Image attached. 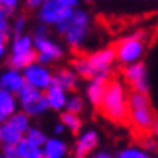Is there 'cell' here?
Masks as SVG:
<instances>
[{"label": "cell", "mask_w": 158, "mask_h": 158, "mask_svg": "<svg viewBox=\"0 0 158 158\" xmlns=\"http://www.w3.org/2000/svg\"><path fill=\"white\" fill-rule=\"evenodd\" d=\"M116 50L114 47H105L95 50L89 55H77L71 63V68L81 79H90L98 76L111 77L113 68L116 64Z\"/></svg>", "instance_id": "1"}, {"label": "cell", "mask_w": 158, "mask_h": 158, "mask_svg": "<svg viewBox=\"0 0 158 158\" xmlns=\"http://www.w3.org/2000/svg\"><path fill=\"white\" fill-rule=\"evenodd\" d=\"M129 94L131 90L121 77H111L106 87L105 97L98 106L102 116L111 123H127L129 116Z\"/></svg>", "instance_id": "2"}, {"label": "cell", "mask_w": 158, "mask_h": 158, "mask_svg": "<svg viewBox=\"0 0 158 158\" xmlns=\"http://www.w3.org/2000/svg\"><path fill=\"white\" fill-rule=\"evenodd\" d=\"M156 114L152 106L148 94L143 92H132L129 94V116L127 123L132 127V131L142 135H152L156 124Z\"/></svg>", "instance_id": "3"}, {"label": "cell", "mask_w": 158, "mask_h": 158, "mask_svg": "<svg viewBox=\"0 0 158 158\" xmlns=\"http://www.w3.org/2000/svg\"><path fill=\"white\" fill-rule=\"evenodd\" d=\"M53 29L71 50H81L90 32V16L85 10L74 8L73 13Z\"/></svg>", "instance_id": "4"}, {"label": "cell", "mask_w": 158, "mask_h": 158, "mask_svg": "<svg viewBox=\"0 0 158 158\" xmlns=\"http://www.w3.org/2000/svg\"><path fill=\"white\" fill-rule=\"evenodd\" d=\"M32 39H34L35 52H37V61L52 66V64L64 58V47L50 35L47 26L39 24L32 31Z\"/></svg>", "instance_id": "5"}, {"label": "cell", "mask_w": 158, "mask_h": 158, "mask_svg": "<svg viewBox=\"0 0 158 158\" xmlns=\"http://www.w3.org/2000/svg\"><path fill=\"white\" fill-rule=\"evenodd\" d=\"M34 61H37V52H35V47H34L32 34L24 32L19 35H11L8 56H6L8 66L23 71L26 66H29Z\"/></svg>", "instance_id": "6"}, {"label": "cell", "mask_w": 158, "mask_h": 158, "mask_svg": "<svg viewBox=\"0 0 158 158\" xmlns=\"http://www.w3.org/2000/svg\"><path fill=\"white\" fill-rule=\"evenodd\" d=\"M116 61L118 64H134L142 61V56L145 53V39H143V34L137 32V34H131L127 37L121 39L116 45Z\"/></svg>", "instance_id": "7"}, {"label": "cell", "mask_w": 158, "mask_h": 158, "mask_svg": "<svg viewBox=\"0 0 158 158\" xmlns=\"http://www.w3.org/2000/svg\"><path fill=\"white\" fill-rule=\"evenodd\" d=\"M16 97H18L19 110L24 111L31 118L42 116L45 111H48L45 92H42V90H37V89H32L29 85H26Z\"/></svg>", "instance_id": "8"}, {"label": "cell", "mask_w": 158, "mask_h": 158, "mask_svg": "<svg viewBox=\"0 0 158 158\" xmlns=\"http://www.w3.org/2000/svg\"><path fill=\"white\" fill-rule=\"evenodd\" d=\"M26 85L45 92L53 84V69L40 61H34L23 69Z\"/></svg>", "instance_id": "9"}, {"label": "cell", "mask_w": 158, "mask_h": 158, "mask_svg": "<svg viewBox=\"0 0 158 158\" xmlns=\"http://www.w3.org/2000/svg\"><path fill=\"white\" fill-rule=\"evenodd\" d=\"M71 13H73V10L66 8L58 0H48L35 10V18H37L39 24H44L47 27H55L63 19H66Z\"/></svg>", "instance_id": "10"}, {"label": "cell", "mask_w": 158, "mask_h": 158, "mask_svg": "<svg viewBox=\"0 0 158 158\" xmlns=\"http://www.w3.org/2000/svg\"><path fill=\"white\" fill-rule=\"evenodd\" d=\"M121 79L126 82L129 90L148 94V81H147V68L142 61L123 66Z\"/></svg>", "instance_id": "11"}, {"label": "cell", "mask_w": 158, "mask_h": 158, "mask_svg": "<svg viewBox=\"0 0 158 158\" xmlns=\"http://www.w3.org/2000/svg\"><path fill=\"white\" fill-rule=\"evenodd\" d=\"M98 132L95 129H82L76 135V140L71 148V156L73 158H90L95 153L98 147Z\"/></svg>", "instance_id": "12"}, {"label": "cell", "mask_w": 158, "mask_h": 158, "mask_svg": "<svg viewBox=\"0 0 158 158\" xmlns=\"http://www.w3.org/2000/svg\"><path fill=\"white\" fill-rule=\"evenodd\" d=\"M24 87H26V81H24V74L21 69L8 66L0 73V89L2 90L18 95Z\"/></svg>", "instance_id": "13"}, {"label": "cell", "mask_w": 158, "mask_h": 158, "mask_svg": "<svg viewBox=\"0 0 158 158\" xmlns=\"http://www.w3.org/2000/svg\"><path fill=\"white\" fill-rule=\"evenodd\" d=\"M111 77H108V76H98V77L90 79V81L87 82V85H85V100H87L92 106H95V108L100 106Z\"/></svg>", "instance_id": "14"}, {"label": "cell", "mask_w": 158, "mask_h": 158, "mask_svg": "<svg viewBox=\"0 0 158 158\" xmlns=\"http://www.w3.org/2000/svg\"><path fill=\"white\" fill-rule=\"evenodd\" d=\"M79 79L81 77L76 74V71L71 66H60V68L53 69V84L61 87L63 90L69 92V94L76 90Z\"/></svg>", "instance_id": "15"}, {"label": "cell", "mask_w": 158, "mask_h": 158, "mask_svg": "<svg viewBox=\"0 0 158 158\" xmlns=\"http://www.w3.org/2000/svg\"><path fill=\"white\" fill-rule=\"evenodd\" d=\"M69 153V147L61 137L52 135L42 147V156L44 158H66Z\"/></svg>", "instance_id": "16"}, {"label": "cell", "mask_w": 158, "mask_h": 158, "mask_svg": "<svg viewBox=\"0 0 158 158\" xmlns=\"http://www.w3.org/2000/svg\"><path fill=\"white\" fill-rule=\"evenodd\" d=\"M68 95L69 92L63 90L58 85L52 84L50 87L45 90V98H47V103H48V110L52 111H64V106H66V102H68Z\"/></svg>", "instance_id": "17"}, {"label": "cell", "mask_w": 158, "mask_h": 158, "mask_svg": "<svg viewBox=\"0 0 158 158\" xmlns=\"http://www.w3.org/2000/svg\"><path fill=\"white\" fill-rule=\"evenodd\" d=\"M16 111H19L18 97L15 94L2 90L0 92V124L8 121Z\"/></svg>", "instance_id": "18"}, {"label": "cell", "mask_w": 158, "mask_h": 158, "mask_svg": "<svg viewBox=\"0 0 158 158\" xmlns=\"http://www.w3.org/2000/svg\"><path fill=\"white\" fill-rule=\"evenodd\" d=\"M24 139V134L15 127L10 121H5L2 124V145H18Z\"/></svg>", "instance_id": "19"}, {"label": "cell", "mask_w": 158, "mask_h": 158, "mask_svg": "<svg viewBox=\"0 0 158 158\" xmlns=\"http://www.w3.org/2000/svg\"><path fill=\"white\" fill-rule=\"evenodd\" d=\"M60 121L63 123V126L66 127V131H69L71 134H79L82 131V118L81 114L76 113H69V111H61L60 113Z\"/></svg>", "instance_id": "20"}, {"label": "cell", "mask_w": 158, "mask_h": 158, "mask_svg": "<svg viewBox=\"0 0 158 158\" xmlns=\"http://www.w3.org/2000/svg\"><path fill=\"white\" fill-rule=\"evenodd\" d=\"M85 97L76 94V92H71L68 95V102L66 106H64V111H69V113H76V114H82L85 110Z\"/></svg>", "instance_id": "21"}, {"label": "cell", "mask_w": 158, "mask_h": 158, "mask_svg": "<svg viewBox=\"0 0 158 158\" xmlns=\"http://www.w3.org/2000/svg\"><path fill=\"white\" fill-rule=\"evenodd\" d=\"M18 150L21 158H42V147L34 145L27 139H23L18 143Z\"/></svg>", "instance_id": "22"}, {"label": "cell", "mask_w": 158, "mask_h": 158, "mask_svg": "<svg viewBox=\"0 0 158 158\" xmlns=\"http://www.w3.org/2000/svg\"><path fill=\"white\" fill-rule=\"evenodd\" d=\"M116 158H152V155H150V152L145 150L143 147L129 145V147H124L121 150Z\"/></svg>", "instance_id": "23"}, {"label": "cell", "mask_w": 158, "mask_h": 158, "mask_svg": "<svg viewBox=\"0 0 158 158\" xmlns=\"http://www.w3.org/2000/svg\"><path fill=\"white\" fill-rule=\"evenodd\" d=\"M24 139H27L29 142H32L34 145H37V147H44V143L47 142V134L42 131L40 127H37V126H31L29 127V131L26 132V135H24Z\"/></svg>", "instance_id": "24"}, {"label": "cell", "mask_w": 158, "mask_h": 158, "mask_svg": "<svg viewBox=\"0 0 158 158\" xmlns=\"http://www.w3.org/2000/svg\"><path fill=\"white\" fill-rule=\"evenodd\" d=\"M27 27V18L24 15H15L11 18V35L24 34Z\"/></svg>", "instance_id": "25"}, {"label": "cell", "mask_w": 158, "mask_h": 158, "mask_svg": "<svg viewBox=\"0 0 158 158\" xmlns=\"http://www.w3.org/2000/svg\"><path fill=\"white\" fill-rule=\"evenodd\" d=\"M11 18L13 15H10L5 8L0 6V32L11 35Z\"/></svg>", "instance_id": "26"}, {"label": "cell", "mask_w": 158, "mask_h": 158, "mask_svg": "<svg viewBox=\"0 0 158 158\" xmlns=\"http://www.w3.org/2000/svg\"><path fill=\"white\" fill-rule=\"evenodd\" d=\"M0 158H21L18 145H0Z\"/></svg>", "instance_id": "27"}, {"label": "cell", "mask_w": 158, "mask_h": 158, "mask_svg": "<svg viewBox=\"0 0 158 158\" xmlns=\"http://www.w3.org/2000/svg\"><path fill=\"white\" fill-rule=\"evenodd\" d=\"M10 37L11 35L0 32V61L6 60L8 56V47H10Z\"/></svg>", "instance_id": "28"}, {"label": "cell", "mask_w": 158, "mask_h": 158, "mask_svg": "<svg viewBox=\"0 0 158 158\" xmlns=\"http://www.w3.org/2000/svg\"><path fill=\"white\" fill-rule=\"evenodd\" d=\"M19 3H21V0H0V6L5 8L10 15H15V13L18 11Z\"/></svg>", "instance_id": "29"}, {"label": "cell", "mask_w": 158, "mask_h": 158, "mask_svg": "<svg viewBox=\"0 0 158 158\" xmlns=\"http://www.w3.org/2000/svg\"><path fill=\"white\" fill-rule=\"evenodd\" d=\"M45 2H48V0H24V3L29 10H37L39 6H42Z\"/></svg>", "instance_id": "30"}, {"label": "cell", "mask_w": 158, "mask_h": 158, "mask_svg": "<svg viewBox=\"0 0 158 158\" xmlns=\"http://www.w3.org/2000/svg\"><path fill=\"white\" fill-rule=\"evenodd\" d=\"M58 2L61 5H64L66 8H71V10L79 8V5H81V0H58Z\"/></svg>", "instance_id": "31"}, {"label": "cell", "mask_w": 158, "mask_h": 158, "mask_svg": "<svg viewBox=\"0 0 158 158\" xmlns=\"http://www.w3.org/2000/svg\"><path fill=\"white\" fill-rule=\"evenodd\" d=\"M64 132H66V127L63 126L61 121H58V123L53 126V135H56V137H61Z\"/></svg>", "instance_id": "32"}, {"label": "cell", "mask_w": 158, "mask_h": 158, "mask_svg": "<svg viewBox=\"0 0 158 158\" xmlns=\"http://www.w3.org/2000/svg\"><path fill=\"white\" fill-rule=\"evenodd\" d=\"M90 158H113V156L110 153H106V152H95Z\"/></svg>", "instance_id": "33"}, {"label": "cell", "mask_w": 158, "mask_h": 158, "mask_svg": "<svg viewBox=\"0 0 158 158\" xmlns=\"http://www.w3.org/2000/svg\"><path fill=\"white\" fill-rule=\"evenodd\" d=\"M81 2H84V3H94L95 0H81Z\"/></svg>", "instance_id": "34"}, {"label": "cell", "mask_w": 158, "mask_h": 158, "mask_svg": "<svg viewBox=\"0 0 158 158\" xmlns=\"http://www.w3.org/2000/svg\"><path fill=\"white\" fill-rule=\"evenodd\" d=\"M0 145H2V124H0Z\"/></svg>", "instance_id": "35"}, {"label": "cell", "mask_w": 158, "mask_h": 158, "mask_svg": "<svg viewBox=\"0 0 158 158\" xmlns=\"http://www.w3.org/2000/svg\"><path fill=\"white\" fill-rule=\"evenodd\" d=\"M0 92H2V89H0Z\"/></svg>", "instance_id": "36"}, {"label": "cell", "mask_w": 158, "mask_h": 158, "mask_svg": "<svg viewBox=\"0 0 158 158\" xmlns=\"http://www.w3.org/2000/svg\"><path fill=\"white\" fill-rule=\"evenodd\" d=\"M42 158H44V156H42Z\"/></svg>", "instance_id": "37"}]
</instances>
